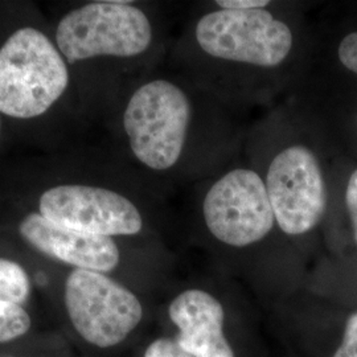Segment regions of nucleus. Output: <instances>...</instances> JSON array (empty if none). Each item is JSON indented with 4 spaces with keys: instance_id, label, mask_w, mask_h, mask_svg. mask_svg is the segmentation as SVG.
Returning <instances> with one entry per match:
<instances>
[{
    "instance_id": "f257e3e1",
    "label": "nucleus",
    "mask_w": 357,
    "mask_h": 357,
    "mask_svg": "<svg viewBox=\"0 0 357 357\" xmlns=\"http://www.w3.org/2000/svg\"><path fill=\"white\" fill-rule=\"evenodd\" d=\"M70 84L69 64L38 26L15 29L0 45V114L35 119L50 112Z\"/></svg>"
},
{
    "instance_id": "9b49d317",
    "label": "nucleus",
    "mask_w": 357,
    "mask_h": 357,
    "mask_svg": "<svg viewBox=\"0 0 357 357\" xmlns=\"http://www.w3.org/2000/svg\"><path fill=\"white\" fill-rule=\"evenodd\" d=\"M33 291L26 268L11 258L0 257V301L24 306Z\"/></svg>"
},
{
    "instance_id": "2eb2a0df",
    "label": "nucleus",
    "mask_w": 357,
    "mask_h": 357,
    "mask_svg": "<svg viewBox=\"0 0 357 357\" xmlns=\"http://www.w3.org/2000/svg\"><path fill=\"white\" fill-rule=\"evenodd\" d=\"M337 53L340 63L357 75V32H352L342 40Z\"/></svg>"
},
{
    "instance_id": "6e6552de",
    "label": "nucleus",
    "mask_w": 357,
    "mask_h": 357,
    "mask_svg": "<svg viewBox=\"0 0 357 357\" xmlns=\"http://www.w3.org/2000/svg\"><path fill=\"white\" fill-rule=\"evenodd\" d=\"M266 191L280 228L291 236L314 229L327 206L319 162L306 146H290L273 159Z\"/></svg>"
},
{
    "instance_id": "f8f14e48",
    "label": "nucleus",
    "mask_w": 357,
    "mask_h": 357,
    "mask_svg": "<svg viewBox=\"0 0 357 357\" xmlns=\"http://www.w3.org/2000/svg\"><path fill=\"white\" fill-rule=\"evenodd\" d=\"M32 318L24 306L0 301V344H8L26 336Z\"/></svg>"
},
{
    "instance_id": "20e7f679",
    "label": "nucleus",
    "mask_w": 357,
    "mask_h": 357,
    "mask_svg": "<svg viewBox=\"0 0 357 357\" xmlns=\"http://www.w3.org/2000/svg\"><path fill=\"white\" fill-rule=\"evenodd\" d=\"M65 314L77 335L88 344H121L143 318L137 295L107 274L72 268L63 290Z\"/></svg>"
},
{
    "instance_id": "7ed1b4c3",
    "label": "nucleus",
    "mask_w": 357,
    "mask_h": 357,
    "mask_svg": "<svg viewBox=\"0 0 357 357\" xmlns=\"http://www.w3.org/2000/svg\"><path fill=\"white\" fill-rule=\"evenodd\" d=\"M192 106L187 94L167 79H153L134 91L123 128L135 158L155 171L178 163L188 134Z\"/></svg>"
},
{
    "instance_id": "f03ea898",
    "label": "nucleus",
    "mask_w": 357,
    "mask_h": 357,
    "mask_svg": "<svg viewBox=\"0 0 357 357\" xmlns=\"http://www.w3.org/2000/svg\"><path fill=\"white\" fill-rule=\"evenodd\" d=\"M54 43L69 65L97 57H135L153 41L147 15L130 1H91L65 13Z\"/></svg>"
},
{
    "instance_id": "39448f33",
    "label": "nucleus",
    "mask_w": 357,
    "mask_h": 357,
    "mask_svg": "<svg viewBox=\"0 0 357 357\" xmlns=\"http://www.w3.org/2000/svg\"><path fill=\"white\" fill-rule=\"evenodd\" d=\"M196 40L209 56L233 63L273 68L293 48L290 26L266 10H218L196 26Z\"/></svg>"
},
{
    "instance_id": "f3484780",
    "label": "nucleus",
    "mask_w": 357,
    "mask_h": 357,
    "mask_svg": "<svg viewBox=\"0 0 357 357\" xmlns=\"http://www.w3.org/2000/svg\"><path fill=\"white\" fill-rule=\"evenodd\" d=\"M217 6L221 10H237V11H246V10H265L270 4L268 0H217Z\"/></svg>"
},
{
    "instance_id": "1a4fd4ad",
    "label": "nucleus",
    "mask_w": 357,
    "mask_h": 357,
    "mask_svg": "<svg viewBox=\"0 0 357 357\" xmlns=\"http://www.w3.org/2000/svg\"><path fill=\"white\" fill-rule=\"evenodd\" d=\"M16 229L29 248L73 268L107 274L119 265L121 253L112 237L66 228L38 212L23 217Z\"/></svg>"
},
{
    "instance_id": "a211bd4d",
    "label": "nucleus",
    "mask_w": 357,
    "mask_h": 357,
    "mask_svg": "<svg viewBox=\"0 0 357 357\" xmlns=\"http://www.w3.org/2000/svg\"><path fill=\"white\" fill-rule=\"evenodd\" d=\"M0 139H1V114H0Z\"/></svg>"
},
{
    "instance_id": "ddd939ff",
    "label": "nucleus",
    "mask_w": 357,
    "mask_h": 357,
    "mask_svg": "<svg viewBox=\"0 0 357 357\" xmlns=\"http://www.w3.org/2000/svg\"><path fill=\"white\" fill-rule=\"evenodd\" d=\"M143 357H193L187 354L174 339L160 337L153 340L144 351Z\"/></svg>"
},
{
    "instance_id": "0eeeda50",
    "label": "nucleus",
    "mask_w": 357,
    "mask_h": 357,
    "mask_svg": "<svg viewBox=\"0 0 357 357\" xmlns=\"http://www.w3.org/2000/svg\"><path fill=\"white\" fill-rule=\"evenodd\" d=\"M38 213L70 229L103 236L141 233V212L126 196L109 188L65 183L38 195Z\"/></svg>"
},
{
    "instance_id": "4468645a",
    "label": "nucleus",
    "mask_w": 357,
    "mask_h": 357,
    "mask_svg": "<svg viewBox=\"0 0 357 357\" xmlns=\"http://www.w3.org/2000/svg\"><path fill=\"white\" fill-rule=\"evenodd\" d=\"M332 357H357V312L347 320L342 344Z\"/></svg>"
},
{
    "instance_id": "dca6fc26",
    "label": "nucleus",
    "mask_w": 357,
    "mask_h": 357,
    "mask_svg": "<svg viewBox=\"0 0 357 357\" xmlns=\"http://www.w3.org/2000/svg\"><path fill=\"white\" fill-rule=\"evenodd\" d=\"M345 204L351 217L354 234L357 243V169L351 175L345 192Z\"/></svg>"
},
{
    "instance_id": "9d476101",
    "label": "nucleus",
    "mask_w": 357,
    "mask_h": 357,
    "mask_svg": "<svg viewBox=\"0 0 357 357\" xmlns=\"http://www.w3.org/2000/svg\"><path fill=\"white\" fill-rule=\"evenodd\" d=\"M178 328L176 343L193 357H234L224 332V308L203 290L178 294L168 308Z\"/></svg>"
},
{
    "instance_id": "423d86ee",
    "label": "nucleus",
    "mask_w": 357,
    "mask_h": 357,
    "mask_svg": "<svg viewBox=\"0 0 357 357\" xmlns=\"http://www.w3.org/2000/svg\"><path fill=\"white\" fill-rule=\"evenodd\" d=\"M203 215L217 240L236 248L261 241L275 221L266 184L257 172L243 168L230 171L211 187Z\"/></svg>"
}]
</instances>
